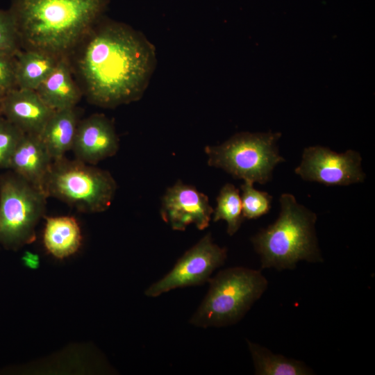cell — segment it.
I'll use <instances>...</instances> for the list:
<instances>
[{
  "instance_id": "e0dca14e",
  "label": "cell",
  "mask_w": 375,
  "mask_h": 375,
  "mask_svg": "<svg viewBox=\"0 0 375 375\" xmlns=\"http://www.w3.org/2000/svg\"><path fill=\"white\" fill-rule=\"evenodd\" d=\"M60 58L44 51L20 49L15 55L16 88L35 90Z\"/></svg>"
},
{
  "instance_id": "d6986e66",
  "label": "cell",
  "mask_w": 375,
  "mask_h": 375,
  "mask_svg": "<svg viewBox=\"0 0 375 375\" xmlns=\"http://www.w3.org/2000/svg\"><path fill=\"white\" fill-rule=\"evenodd\" d=\"M216 200L212 221L224 220L227 223V233L233 235L244 219L239 190L233 184L226 183L221 188Z\"/></svg>"
},
{
  "instance_id": "8fae6325",
  "label": "cell",
  "mask_w": 375,
  "mask_h": 375,
  "mask_svg": "<svg viewBox=\"0 0 375 375\" xmlns=\"http://www.w3.org/2000/svg\"><path fill=\"white\" fill-rule=\"evenodd\" d=\"M118 149L115 126L104 115L94 114L79 121L72 149L76 159L94 165L115 155Z\"/></svg>"
},
{
  "instance_id": "4fadbf2b",
  "label": "cell",
  "mask_w": 375,
  "mask_h": 375,
  "mask_svg": "<svg viewBox=\"0 0 375 375\" xmlns=\"http://www.w3.org/2000/svg\"><path fill=\"white\" fill-rule=\"evenodd\" d=\"M53 160L40 135L24 134L9 165L18 174L44 193V184Z\"/></svg>"
},
{
  "instance_id": "44dd1931",
  "label": "cell",
  "mask_w": 375,
  "mask_h": 375,
  "mask_svg": "<svg viewBox=\"0 0 375 375\" xmlns=\"http://www.w3.org/2000/svg\"><path fill=\"white\" fill-rule=\"evenodd\" d=\"M24 134L7 119L0 116V169H9L12 156Z\"/></svg>"
},
{
  "instance_id": "7c38bea8",
  "label": "cell",
  "mask_w": 375,
  "mask_h": 375,
  "mask_svg": "<svg viewBox=\"0 0 375 375\" xmlns=\"http://www.w3.org/2000/svg\"><path fill=\"white\" fill-rule=\"evenodd\" d=\"M54 112L35 90L15 88L2 99L1 115L24 134L40 135Z\"/></svg>"
},
{
  "instance_id": "ba28073f",
  "label": "cell",
  "mask_w": 375,
  "mask_h": 375,
  "mask_svg": "<svg viewBox=\"0 0 375 375\" xmlns=\"http://www.w3.org/2000/svg\"><path fill=\"white\" fill-rule=\"evenodd\" d=\"M226 257V249L214 243L208 233L177 260L169 273L151 284L145 295L156 297L176 288L203 285L224 264Z\"/></svg>"
},
{
  "instance_id": "9c48e42d",
  "label": "cell",
  "mask_w": 375,
  "mask_h": 375,
  "mask_svg": "<svg viewBox=\"0 0 375 375\" xmlns=\"http://www.w3.org/2000/svg\"><path fill=\"white\" fill-rule=\"evenodd\" d=\"M361 161L360 154L352 149L338 153L326 147L314 146L304 149L301 162L294 172L306 181L349 185L364 181Z\"/></svg>"
},
{
  "instance_id": "ac0fdd59",
  "label": "cell",
  "mask_w": 375,
  "mask_h": 375,
  "mask_svg": "<svg viewBox=\"0 0 375 375\" xmlns=\"http://www.w3.org/2000/svg\"><path fill=\"white\" fill-rule=\"evenodd\" d=\"M253 360L255 374L258 375H308L312 372L299 361L274 354L269 349L247 340Z\"/></svg>"
},
{
  "instance_id": "d4e9b609",
  "label": "cell",
  "mask_w": 375,
  "mask_h": 375,
  "mask_svg": "<svg viewBox=\"0 0 375 375\" xmlns=\"http://www.w3.org/2000/svg\"><path fill=\"white\" fill-rule=\"evenodd\" d=\"M4 94H5V92L0 90V116L1 115V104H2V99H3Z\"/></svg>"
},
{
  "instance_id": "30bf717a",
  "label": "cell",
  "mask_w": 375,
  "mask_h": 375,
  "mask_svg": "<svg viewBox=\"0 0 375 375\" xmlns=\"http://www.w3.org/2000/svg\"><path fill=\"white\" fill-rule=\"evenodd\" d=\"M212 213L208 197L180 181L167 188L162 198L161 217L175 231H184L191 224L204 230Z\"/></svg>"
},
{
  "instance_id": "603a6c76",
  "label": "cell",
  "mask_w": 375,
  "mask_h": 375,
  "mask_svg": "<svg viewBox=\"0 0 375 375\" xmlns=\"http://www.w3.org/2000/svg\"><path fill=\"white\" fill-rule=\"evenodd\" d=\"M15 88V55L0 51V90L6 92Z\"/></svg>"
},
{
  "instance_id": "7402d4cb",
  "label": "cell",
  "mask_w": 375,
  "mask_h": 375,
  "mask_svg": "<svg viewBox=\"0 0 375 375\" xmlns=\"http://www.w3.org/2000/svg\"><path fill=\"white\" fill-rule=\"evenodd\" d=\"M20 49L15 19L9 10L0 9V51L16 55Z\"/></svg>"
},
{
  "instance_id": "5bb4252c",
  "label": "cell",
  "mask_w": 375,
  "mask_h": 375,
  "mask_svg": "<svg viewBox=\"0 0 375 375\" xmlns=\"http://www.w3.org/2000/svg\"><path fill=\"white\" fill-rule=\"evenodd\" d=\"M67 58H61L56 67L35 90L42 101L52 110L76 108L83 96Z\"/></svg>"
},
{
  "instance_id": "7a4b0ae2",
  "label": "cell",
  "mask_w": 375,
  "mask_h": 375,
  "mask_svg": "<svg viewBox=\"0 0 375 375\" xmlns=\"http://www.w3.org/2000/svg\"><path fill=\"white\" fill-rule=\"evenodd\" d=\"M109 0H11L21 49L67 57L103 17Z\"/></svg>"
},
{
  "instance_id": "3957f363",
  "label": "cell",
  "mask_w": 375,
  "mask_h": 375,
  "mask_svg": "<svg viewBox=\"0 0 375 375\" xmlns=\"http://www.w3.org/2000/svg\"><path fill=\"white\" fill-rule=\"evenodd\" d=\"M279 201L278 219L251 238L261 267L292 269L301 260L322 262L315 231L316 215L291 194H281Z\"/></svg>"
},
{
  "instance_id": "2e32d148",
  "label": "cell",
  "mask_w": 375,
  "mask_h": 375,
  "mask_svg": "<svg viewBox=\"0 0 375 375\" xmlns=\"http://www.w3.org/2000/svg\"><path fill=\"white\" fill-rule=\"evenodd\" d=\"M78 122L74 108L55 111L47 123L40 137L53 161L64 157L72 150Z\"/></svg>"
},
{
  "instance_id": "6da1fadb",
  "label": "cell",
  "mask_w": 375,
  "mask_h": 375,
  "mask_svg": "<svg viewBox=\"0 0 375 375\" xmlns=\"http://www.w3.org/2000/svg\"><path fill=\"white\" fill-rule=\"evenodd\" d=\"M66 58L88 101L108 108L139 100L156 65L142 33L104 17Z\"/></svg>"
},
{
  "instance_id": "5b68a950",
  "label": "cell",
  "mask_w": 375,
  "mask_h": 375,
  "mask_svg": "<svg viewBox=\"0 0 375 375\" xmlns=\"http://www.w3.org/2000/svg\"><path fill=\"white\" fill-rule=\"evenodd\" d=\"M116 190L109 172L65 156L52 162L44 184L47 198L54 197L88 213L106 210Z\"/></svg>"
},
{
  "instance_id": "8992f818",
  "label": "cell",
  "mask_w": 375,
  "mask_h": 375,
  "mask_svg": "<svg viewBox=\"0 0 375 375\" xmlns=\"http://www.w3.org/2000/svg\"><path fill=\"white\" fill-rule=\"evenodd\" d=\"M280 133H239L224 143L206 146L209 166L220 168L235 178L265 184L284 158L277 142Z\"/></svg>"
},
{
  "instance_id": "cb8c5ba5",
  "label": "cell",
  "mask_w": 375,
  "mask_h": 375,
  "mask_svg": "<svg viewBox=\"0 0 375 375\" xmlns=\"http://www.w3.org/2000/svg\"><path fill=\"white\" fill-rule=\"evenodd\" d=\"M22 259L25 265L30 268L35 269L39 266V258L36 254L27 252Z\"/></svg>"
},
{
  "instance_id": "277c9868",
  "label": "cell",
  "mask_w": 375,
  "mask_h": 375,
  "mask_svg": "<svg viewBox=\"0 0 375 375\" xmlns=\"http://www.w3.org/2000/svg\"><path fill=\"white\" fill-rule=\"evenodd\" d=\"M208 282V291L190 319L191 324L205 328L240 321L268 285L260 271L243 267L222 270Z\"/></svg>"
},
{
  "instance_id": "52a82bcc",
  "label": "cell",
  "mask_w": 375,
  "mask_h": 375,
  "mask_svg": "<svg viewBox=\"0 0 375 375\" xmlns=\"http://www.w3.org/2000/svg\"><path fill=\"white\" fill-rule=\"evenodd\" d=\"M47 197L12 171L0 176V244L17 250L35 240Z\"/></svg>"
},
{
  "instance_id": "ffe728a7",
  "label": "cell",
  "mask_w": 375,
  "mask_h": 375,
  "mask_svg": "<svg viewBox=\"0 0 375 375\" xmlns=\"http://www.w3.org/2000/svg\"><path fill=\"white\" fill-rule=\"evenodd\" d=\"M240 188L244 219H257L269 211L272 197L267 192L255 189L253 183L249 181H244Z\"/></svg>"
},
{
  "instance_id": "9a60e30c",
  "label": "cell",
  "mask_w": 375,
  "mask_h": 375,
  "mask_svg": "<svg viewBox=\"0 0 375 375\" xmlns=\"http://www.w3.org/2000/svg\"><path fill=\"white\" fill-rule=\"evenodd\" d=\"M45 219L43 241L47 251L59 259L75 253L82 242L77 220L71 216L48 217Z\"/></svg>"
}]
</instances>
